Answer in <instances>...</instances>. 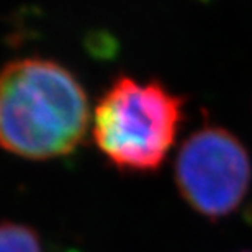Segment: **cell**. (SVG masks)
Returning a JSON list of instances; mask_svg holds the SVG:
<instances>
[{"label": "cell", "instance_id": "2", "mask_svg": "<svg viewBox=\"0 0 252 252\" xmlns=\"http://www.w3.org/2000/svg\"><path fill=\"white\" fill-rule=\"evenodd\" d=\"M185 98L159 80L122 74L94 110L92 134L103 158L125 174L160 169L184 122Z\"/></svg>", "mask_w": 252, "mask_h": 252}, {"label": "cell", "instance_id": "3", "mask_svg": "<svg viewBox=\"0 0 252 252\" xmlns=\"http://www.w3.org/2000/svg\"><path fill=\"white\" fill-rule=\"evenodd\" d=\"M180 196L198 215L221 220L243 203L252 182L251 156L221 126H205L180 146L174 167Z\"/></svg>", "mask_w": 252, "mask_h": 252}, {"label": "cell", "instance_id": "4", "mask_svg": "<svg viewBox=\"0 0 252 252\" xmlns=\"http://www.w3.org/2000/svg\"><path fill=\"white\" fill-rule=\"evenodd\" d=\"M0 252H43V248L32 228L17 223H2Z\"/></svg>", "mask_w": 252, "mask_h": 252}, {"label": "cell", "instance_id": "1", "mask_svg": "<svg viewBox=\"0 0 252 252\" xmlns=\"http://www.w3.org/2000/svg\"><path fill=\"white\" fill-rule=\"evenodd\" d=\"M79 79L51 59L23 58L0 70V148L23 159L72 154L90 128Z\"/></svg>", "mask_w": 252, "mask_h": 252}]
</instances>
